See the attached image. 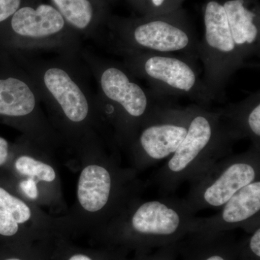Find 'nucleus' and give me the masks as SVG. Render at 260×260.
Returning a JSON list of instances; mask_svg holds the SVG:
<instances>
[{
  "instance_id": "f257e3e1",
  "label": "nucleus",
  "mask_w": 260,
  "mask_h": 260,
  "mask_svg": "<svg viewBox=\"0 0 260 260\" xmlns=\"http://www.w3.org/2000/svg\"><path fill=\"white\" fill-rule=\"evenodd\" d=\"M239 139L220 112L194 105L187 133L162 170V181L172 183L191 176L199 177L215 159L229 150L233 140Z\"/></svg>"
},
{
  "instance_id": "f03ea898",
  "label": "nucleus",
  "mask_w": 260,
  "mask_h": 260,
  "mask_svg": "<svg viewBox=\"0 0 260 260\" xmlns=\"http://www.w3.org/2000/svg\"><path fill=\"white\" fill-rule=\"evenodd\" d=\"M77 57L60 55L54 60L31 61L23 56V66L41 99L57 107L68 121L79 124L97 104Z\"/></svg>"
},
{
  "instance_id": "7ed1b4c3",
  "label": "nucleus",
  "mask_w": 260,
  "mask_h": 260,
  "mask_svg": "<svg viewBox=\"0 0 260 260\" xmlns=\"http://www.w3.org/2000/svg\"><path fill=\"white\" fill-rule=\"evenodd\" d=\"M124 68L150 84L156 96L187 97L206 107L213 101L193 63L169 54H124Z\"/></svg>"
},
{
  "instance_id": "20e7f679",
  "label": "nucleus",
  "mask_w": 260,
  "mask_h": 260,
  "mask_svg": "<svg viewBox=\"0 0 260 260\" xmlns=\"http://www.w3.org/2000/svg\"><path fill=\"white\" fill-rule=\"evenodd\" d=\"M204 37L198 44V57L204 65L203 81L212 99H222L226 84L247 63L236 46L223 5L210 0L204 10Z\"/></svg>"
},
{
  "instance_id": "39448f33",
  "label": "nucleus",
  "mask_w": 260,
  "mask_h": 260,
  "mask_svg": "<svg viewBox=\"0 0 260 260\" xmlns=\"http://www.w3.org/2000/svg\"><path fill=\"white\" fill-rule=\"evenodd\" d=\"M114 49L124 54L182 53L198 57L199 41L186 24L169 18H153L116 25L112 32Z\"/></svg>"
},
{
  "instance_id": "423d86ee",
  "label": "nucleus",
  "mask_w": 260,
  "mask_h": 260,
  "mask_svg": "<svg viewBox=\"0 0 260 260\" xmlns=\"http://www.w3.org/2000/svg\"><path fill=\"white\" fill-rule=\"evenodd\" d=\"M15 47L26 53L57 51L61 56H76L80 53L78 34L70 28L53 5H24L10 20Z\"/></svg>"
},
{
  "instance_id": "0eeeda50",
  "label": "nucleus",
  "mask_w": 260,
  "mask_h": 260,
  "mask_svg": "<svg viewBox=\"0 0 260 260\" xmlns=\"http://www.w3.org/2000/svg\"><path fill=\"white\" fill-rule=\"evenodd\" d=\"M82 57L96 79L99 92L95 95L98 107L108 115L120 112L136 127L151 115L158 104L134 79L124 65L104 60L85 53Z\"/></svg>"
},
{
  "instance_id": "6e6552de",
  "label": "nucleus",
  "mask_w": 260,
  "mask_h": 260,
  "mask_svg": "<svg viewBox=\"0 0 260 260\" xmlns=\"http://www.w3.org/2000/svg\"><path fill=\"white\" fill-rule=\"evenodd\" d=\"M259 148L228 159L216 168L211 167L198 178V183L188 201L193 210L219 208L238 191L259 176Z\"/></svg>"
},
{
  "instance_id": "1a4fd4ad",
  "label": "nucleus",
  "mask_w": 260,
  "mask_h": 260,
  "mask_svg": "<svg viewBox=\"0 0 260 260\" xmlns=\"http://www.w3.org/2000/svg\"><path fill=\"white\" fill-rule=\"evenodd\" d=\"M193 107L158 105L140 126L137 144L146 164L160 161L175 153L187 133Z\"/></svg>"
},
{
  "instance_id": "9d476101",
  "label": "nucleus",
  "mask_w": 260,
  "mask_h": 260,
  "mask_svg": "<svg viewBox=\"0 0 260 260\" xmlns=\"http://www.w3.org/2000/svg\"><path fill=\"white\" fill-rule=\"evenodd\" d=\"M193 213L187 202L165 198L147 200L135 210L130 225L135 233L145 237H172L195 220Z\"/></svg>"
},
{
  "instance_id": "9b49d317",
  "label": "nucleus",
  "mask_w": 260,
  "mask_h": 260,
  "mask_svg": "<svg viewBox=\"0 0 260 260\" xmlns=\"http://www.w3.org/2000/svg\"><path fill=\"white\" fill-rule=\"evenodd\" d=\"M41 97L34 80L23 69L0 78V115L26 117L37 112Z\"/></svg>"
},
{
  "instance_id": "f8f14e48",
  "label": "nucleus",
  "mask_w": 260,
  "mask_h": 260,
  "mask_svg": "<svg viewBox=\"0 0 260 260\" xmlns=\"http://www.w3.org/2000/svg\"><path fill=\"white\" fill-rule=\"evenodd\" d=\"M223 7L236 46L246 63L259 55V16L246 0H226Z\"/></svg>"
},
{
  "instance_id": "ddd939ff",
  "label": "nucleus",
  "mask_w": 260,
  "mask_h": 260,
  "mask_svg": "<svg viewBox=\"0 0 260 260\" xmlns=\"http://www.w3.org/2000/svg\"><path fill=\"white\" fill-rule=\"evenodd\" d=\"M221 208L218 215L207 220L223 225H238L256 219L260 211V181L256 179L243 187Z\"/></svg>"
},
{
  "instance_id": "4468645a",
  "label": "nucleus",
  "mask_w": 260,
  "mask_h": 260,
  "mask_svg": "<svg viewBox=\"0 0 260 260\" xmlns=\"http://www.w3.org/2000/svg\"><path fill=\"white\" fill-rule=\"evenodd\" d=\"M110 173L106 168L90 165L83 169L78 187V200L84 209L91 213L102 210L112 191Z\"/></svg>"
},
{
  "instance_id": "2eb2a0df",
  "label": "nucleus",
  "mask_w": 260,
  "mask_h": 260,
  "mask_svg": "<svg viewBox=\"0 0 260 260\" xmlns=\"http://www.w3.org/2000/svg\"><path fill=\"white\" fill-rule=\"evenodd\" d=\"M224 119L238 138H249L259 147L260 93L256 91L238 104L221 111Z\"/></svg>"
},
{
  "instance_id": "dca6fc26",
  "label": "nucleus",
  "mask_w": 260,
  "mask_h": 260,
  "mask_svg": "<svg viewBox=\"0 0 260 260\" xmlns=\"http://www.w3.org/2000/svg\"><path fill=\"white\" fill-rule=\"evenodd\" d=\"M70 28L78 34L93 35L96 24L91 0H51Z\"/></svg>"
},
{
  "instance_id": "f3484780",
  "label": "nucleus",
  "mask_w": 260,
  "mask_h": 260,
  "mask_svg": "<svg viewBox=\"0 0 260 260\" xmlns=\"http://www.w3.org/2000/svg\"><path fill=\"white\" fill-rule=\"evenodd\" d=\"M30 217L31 212L28 205L0 188V235H16L19 225L26 223Z\"/></svg>"
},
{
  "instance_id": "a211bd4d",
  "label": "nucleus",
  "mask_w": 260,
  "mask_h": 260,
  "mask_svg": "<svg viewBox=\"0 0 260 260\" xmlns=\"http://www.w3.org/2000/svg\"><path fill=\"white\" fill-rule=\"evenodd\" d=\"M15 168L20 174L37 177L39 180L51 182L56 178L55 172L52 167L27 155L17 159Z\"/></svg>"
},
{
  "instance_id": "6ab92c4d",
  "label": "nucleus",
  "mask_w": 260,
  "mask_h": 260,
  "mask_svg": "<svg viewBox=\"0 0 260 260\" xmlns=\"http://www.w3.org/2000/svg\"><path fill=\"white\" fill-rule=\"evenodd\" d=\"M23 4V0H0V23L10 20Z\"/></svg>"
},
{
  "instance_id": "aec40b11",
  "label": "nucleus",
  "mask_w": 260,
  "mask_h": 260,
  "mask_svg": "<svg viewBox=\"0 0 260 260\" xmlns=\"http://www.w3.org/2000/svg\"><path fill=\"white\" fill-rule=\"evenodd\" d=\"M20 189L30 199H37L38 198V188L37 182L32 178L23 181L20 184Z\"/></svg>"
},
{
  "instance_id": "412c9836",
  "label": "nucleus",
  "mask_w": 260,
  "mask_h": 260,
  "mask_svg": "<svg viewBox=\"0 0 260 260\" xmlns=\"http://www.w3.org/2000/svg\"><path fill=\"white\" fill-rule=\"evenodd\" d=\"M249 248L253 254L258 258L260 256V229L258 227L252 234L249 242Z\"/></svg>"
},
{
  "instance_id": "4be33fe9",
  "label": "nucleus",
  "mask_w": 260,
  "mask_h": 260,
  "mask_svg": "<svg viewBox=\"0 0 260 260\" xmlns=\"http://www.w3.org/2000/svg\"><path fill=\"white\" fill-rule=\"evenodd\" d=\"M8 155V143L4 138H0V166L6 161Z\"/></svg>"
},
{
  "instance_id": "5701e85b",
  "label": "nucleus",
  "mask_w": 260,
  "mask_h": 260,
  "mask_svg": "<svg viewBox=\"0 0 260 260\" xmlns=\"http://www.w3.org/2000/svg\"><path fill=\"white\" fill-rule=\"evenodd\" d=\"M64 260H95L93 257L84 253H75Z\"/></svg>"
},
{
  "instance_id": "b1692460",
  "label": "nucleus",
  "mask_w": 260,
  "mask_h": 260,
  "mask_svg": "<svg viewBox=\"0 0 260 260\" xmlns=\"http://www.w3.org/2000/svg\"><path fill=\"white\" fill-rule=\"evenodd\" d=\"M150 5L155 9H160L165 5L167 0H150Z\"/></svg>"
},
{
  "instance_id": "393cba45",
  "label": "nucleus",
  "mask_w": 260,
  "mask_h": 260,
  "mask_svg": "<svg viewBox=\"0 0 260 260\" xmlns=\"http://www.w3.org/2000/svg\"><path fill=\"white\" fill-rule=\"evenodd\" d=\"M205 260H227L225 259V258H223V256L220 255H218V254H215V255H212L209 256V257L207 258Z\"/></svg>"
},
{
  "instance_id": "a878e982",
  "label": "nucleus",
  "mask_w": 260,
  "mask_h": 260,
  "mask_svg": "<svg viewBox=\"0 0 260 260\" xmlns=\"http://www.w3.org/2000/svg\"><path fill=\"white\" fill-rule=\"evenodd\" d=\"M5 260H25L21 259V258L18 257V256H12V257L7 258Z\"/></svg>"
}]
</instances>
